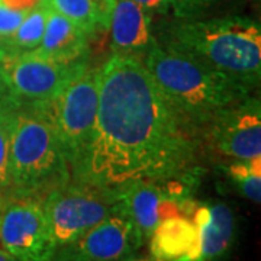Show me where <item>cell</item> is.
Listing matches in <instances>:
<instances>
[{"label":"cell","mask_w":261,"mask_h":261,"mask_svg":"<svg viewBox=\"0 0 261 261\" xmlns=\"http://www.w3.org/2000/svg\"><path fill=\"white\" fill-rule=\"evenodd\" d=\"M90 37L111 27L115 0H42Z\"/></svg>","instance_id":"14"},{"label":"cell","mask_w":261,"mask_h":261,"mask_svg":"<svg viewBox=\"0 0 261 261\" xmlns=\"http://www.w3.org/2000/svg\"><path fill=\"white\" fill-rule=\"evenodd\" d=\"M35 49L60 63H83L89 51V35L71 20L48 8L44 37Z\"/></svg>","instance_id":"13"},{"label":"cell","mask_w":261,"mask_h":261,"mask_svg":"<svg viewBox=\"0 0 261 261\" xmlns=\"http://www.w3.org/2000/svg\"><path fill=\"white\" fill-rule=\"evenodd\" d=\"M214 0H170L176 15L180 18H190L207 8Z\"/></svg>","instance_id":"19"},{"label":"cell","mask_w":261,"mask_h":261,"mask_svg":"<svg viewBox=\"0 0 261 261\" xmlns=\"http://www.w3.org/2000/svg\"><path fill=\"white\" fill-rule=\"evenodd\" d=\"M10 54V51H8L5 47L0 45V77H2V70H3V65H5V61L6 58Z\"/></svg>","instance_id":"23"},{"label":"cell","mask_w":261,"mask_h":261,"mask_svg":"<svg viewBox=\"0 0 261 261\" xmlns=\"http://www.w3.org/2000/svg\"><path fill=\"white\" fill-rule=\"evenodd\" d=\"M29 10L15 9L0 0V45L6 48V42L16 32Z\"/></svg>","instance_id":"18"},{"label":"cell","mask_w":261,"mask_h":261,"mask_svg":"<svg viewBox=\"0 0 261 261\" xmlns=\"http://www.w3.org/2000/svg\"><path fill=\"white\" fill-rule=\"evenodd\" d=\"M212 142L224 155L238 161L261 157V103L247 96L221 109L211 119Z\"/></svg>","instance_id":"10"},{"label":"cell","mask_w":261,"mask_h":261,"mask_svg":"<svg viewBox=\"0 0 261 261\" xmlns=\"http://www.w3.org/2000/svg\"><path fill=\"white\" fill-rule=\"evenodd\" d=\"M167 45L250 90L260 84L261 28L252 19L229 16L185 22L171 31Z\"/></svg>","instance_id":"3"},{"label":"cell","mask_w":261,"mask_h":261,"mask_svg":"<svg viewBox=\"0 0 261 261\" xmlns=\"http://www.w3.org/2000/svg\"><path fill=\"white\" fill-rule=\"evenodd\" d=\"M10 178L15 196H32L70 181V166L49 118L37 106L13 111Z\"/></svg>","instance_id":"4"},{"label":"cell","mask_w":261,"mask_h":261,"mask_svg":"<svg viewBox=\"0 0 261 261\" xmlns=\"http://www.w3.org/2000/svg\"><path fill=\"white\" fill-rule=\"evenodd\" d=\"M193 224L197 229V257L195 261H221L232 247L235 219L226 203H207L196 207Z\"/></svg>","instance_id":"11"},{"label":"cell","mask_w":261,"mask_h":261,"mask_svg":"<svg viewBox=\"0 0 261 261\" xmlns=\"http://www.w3.org/2000/svg\"><path fill=\"white\" fill-rule=\"evenodd\" d=\"M186 123L141 58L113 53L99 68L97 116L75 181L116 190L177 177L193 157Z\"/></svg>","instance_id":"1"},{"label":"cell","mask_w":261,"mask_h":261,"mask_svg":"<svg viewBox=\"0 0 261 261\" xmlns=\"http://www.w3.org/2000/svg\"><path fill=\"white\" fill-rule=\"evenodd\" d=\"M48 6L41 0L35 8L29 10L16 32L6 42V49L13 53L31 51L39 47L47 25Z\"/></svg>","instance_id":"15"},{"label":"cell","mask_w":261,"mask_h":261,"mask_svg":"<svg viewBox=\"0 0 261 261\" xmlns=\"http://www.w3.org/2000/svg\"><path fill=\"white\" fill-rule=\"evenodd\" d=\"M119 261H157L155 258H152V257H135V255H128V257H125V258H122Z\"/></svg>","instance_id":"24"},{"label":"cell","mask_w":261,"mask_h":261,"mask_svg":"<svg viewBox=\"0 0 261 261\" xmlns=\"http://www.w3.org/2000/svg\"><path fill=\"white\" fill-rule=\"evenodd\" d=\"M0 247L16 261H53L58 245L41 200L15 196L0 207Z\"/></svg>","instance_id":"8"},{"label":"cell","mask_w":261,"mask_h":261,"mask_svg":"<svg viewBox=\"0 0 261 261\" xmlns=\"http://www.w3.org/2000/svg\"><path fill=\"white\" fill-rule=\"evenodd\" d=\"M229 177L235 181L240 192L254 203L261 200V157L233 163L228 168Z\"/></svg>","instance_id":"16"},{"label":"cell","mask_w":261,"mask_h":261,"mask_svg":"<svg viewBox=\"0 0 261 261\" xmlns=\"http://www.w3.org/2000/svg\"><path fill=\"white\" fill-rule=\"evenodd\" d=\"M15 109L0 111V193L12 192L10 178V130Z\"/></svg>","instance_id":"17"},{"label":"cell","mask_w":261,"mask_h":261,"mask_svg":"<svg viewBox=\"0 0 261 261\" xmlns=\"http://www.w3.org/2000/svg\"><path fill=\"white\" fill-rule=\"evenodd\" d=\"M109 28L115 53L142 60L154 44L145 10L134 0H115Z\"/></svg>","instance_id":"12"},{"label":"cell","mask_w":261,"mask_h":261,"mask_svg":"<svg viewBox=\"0 0 261 261\" xmlns=\"http://www.w3.org/2000/svg\"><path fill=\"white\" fill-rule=\"evenodd\" d=\"M97 105L99 68H89L86 65L54 99L37 106L54 125L65 159L68 166H71L74 176L93 135Z\"/></svg>","instance_id":"5"},{"label":"cell","mask_w":261,"mask_h":261,"mask_svg":"<svg viewBox=\"0 0 261 261\" xmlns=\"http://www.w3.org/2000/svg\"><path fill=\"white\" fill-rule=\"evenodd\" d=\"M137 5H140L144 10H159L164 9L170 3V0H134Z\"/></svg>","instance_id":"21"},{"label":"cell","mask_w":261,"mask_h":261,"mask_svg":"<svg viewBox=\"0 0 261 261\" xmlns=\"http://www.w3.org/2000/svg\"><path fill=\"white\" fill-rule=\"evenodd\" d=\"M142 245L121 205L77 240L58 247L53 261H119Z\"/></svg>","instance_id":"9"},{"label":"cell","mask_w":261,"mask_h":261,"mask_svg":"<svg viewBox=\"0 0 261 261\" xmlns=\"http://www.w3.org/2000/svg\"><path fill=\"white\" fill-rule=\"evenodd\" d=\"M86 65V61L60 63L37 49L10 51L2 70V80L18 106H41L54 99Z\"/></svg>","instance_id":"7"},{"label":"cell","mask_w":261,"mask_h":261,"mask_svg":"<svg viewBox=\"0 0 261 261\" xmlns=\"http://www.w3.org/2000/svg\"><path fill=\"white\" fill-rule=\"evenodd\" d=\"M5 2L10 8L20 10H31L32 8H35L41 0H2Z\"/></svg>","instance_id":"22"},{"label":"cell","mask_w":261,"mask_h":261,"mask_svg":"<svg viewBox=\"0 0 261 261\" xmlns=\"http://www.w3.org/2000/svg\"><path fill=\"white\" fill-rule=\"evenodd\" d=\"M163 97L187 122H211L216 113L250 94V89L170 45L152 44L142 58Z\"/></svg>","instance_id":"2"},{"label":"cell","mask_w":261,"mask_h":261,"mask_svg":"<svg viewBox=\"0 0 261 261\" xmlns=\"http://www.w3.org/2000/svg\"><path fill=\"white\" fill-rule=\"evenodd\" d=\"M16 108H19V106L12 99L9 90L6 87V84L3 83V80L0 77V111H5V109H16Z\"/></svg>","instance_id":"20"},{"label":"cell","mask_w":261,"mask_h":261,"mask_svg":"<svg viewBox=\"0 0 261 261\" xmlns=\"http://www.w3.org/2000/svg\"><path fill=\"white\" fill-rule=\"evenodd\" d=\"M0 261H16V260L10 255L9 252L5 251V250L0 247Z\"/></svg>","instance_id":"25"},{"label":"cell","mask_w":261,"mask_h":261,"mask_svg":"<svg viewBox=\"0 0 261 261\" xmlns=\"http://www.w3.org/2000/svg\"><path fill=\"white\" fill-rule=\"evenodd\" d=\"M42 205L57 245L61 247L115 214L121 207V199L115 189L68 181L51 190Z\"/></svg>","instance_id":"6"}]
</instances>
